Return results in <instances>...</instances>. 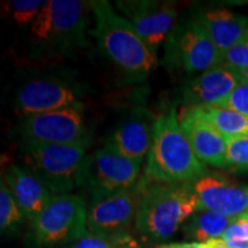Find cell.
Instances as JSON below:
<instances>
[{
	"label": "cell",
	"mask_w": 248,
	"mask_h": 248,
	"mask_svg": "<svg viewBox=\"0 0 248 248\" xmlns=\"http://www.w3.org/2000/svg\"><path fill=\"white\" fill-rule=\"evenodd\" d=\"M153 139L142 183H194L207 175L171 107L154 121Z\"/></svg>",
	"instance_id": "cell-1"
},
{
	"label": "cell",
	"mask_w": 248,
	"mask_h": 248,
	"mask_svg": "<svg viewBox=\"0 0 248 248\" xmlns=\"http://www.w3.org/2000/svg\"><path fill=\"white\" fill-rule=\"evenodd\" d=\"M135 226L142 238L166 240L199 210L192 183H140Z\"/></svg>",
	"instance_id": "cell-2"
},
{
	"label": "cell",
	"mask_w": 248,
	"mask_h": 248,
	"mask_svg": "<svg viewBox=\"0 0 248 248\" xmlns=\"http://www.w3.org/2000/svg\"><path fill=\"white\" fill-rule=\"evenodd\" d=\"M92 14L95 21L92 33L104 54L130 76L144 78L150 75L157 66L156 53L132 24L105 0L92 1Z\"/></svg>",
	"instance_id": "cell-3"
},
{
	"label": "cell",
	"mask_w": 248,
	"mask_h": 248,
	"mask_svg": "<svg viewBox=\"0 0 248 248\" xmlns=\"http://www.w3.org/2000/svg\"><path fill=\"white\" fill-rule=\"evenodd\" d=\"M92 1L49 0L30 26V42L47 54L85 45Z\"/></svg>",
	"instance_id": "cell-4"
},
{
	"label": "cell",
	"mask_w": 248,
	"mask_h": 248,
	"mask_svg": "<svg viewBox=\"0 0 248 248\" xmlns=\"http://www.w3.org/2000/svg\"><path fill=\"white\" fill-rule=\"evenodd\" d=\"M89 140L73 145H49L22 141L20 153L26 164L52 194H68L79 186V173Z\"/></svg>",
	"instance_id": "cell-5"
},
{
	"label": "cell",
	"mask_w": 248,
	"mask_h": 248,
	"mask_svg": "<svg viewBox=\"0 0 248 248\" xmlns=\"http://www.w3.org/2000/svg\"><path fill=\"white\" fill-rule=\"evenodd\" d=\"M89 232L88 204L75 194L53 195L30 224L31 243L37 248L71 245Z\"/></svg>",
	"instance_id": "cell-6"
},
{
	"label": "cell",
	"mask_w": 248,
	"mask_h": 248,
	"mask_svg": "<svg viewBox=\"0 0 248 248\" xmlns=\"http://www.w3.org/2000/svg\"><path fill=\"white\" fill-rule=\"evenodd\" d=\"M163 63L185 73H203L224 63V53L195 21L179 23L164 42Z\"/></svg>",
	"instance_id": "cell-7"
},
{
	"label": "cell",
	"mask_w": 248,
	"mask_h": 248,
	"mask_svg": "<svg viewBox=\"0 0 248 248\" xmlns=\"http://www.w3.org/2000/svg\"><path fill=\"white\" fill-rule=\"evenodd\" d=\"M141 162L129 159L107 142L85 157L79 173V186H86L91 199L132 190L140 173Z\"/></svg>",
	"instance_id": "cell-8"
},
{
	"label": "cell",
	"mask_w": 248,
	"mask_h": 248,
	"mask_svg": "<svg viewBox=\"0 0 248 248\" xmlns=\"http://www.w3.org/2000/svg\"><path fill=\"white\" fill-rule=\"evenodd\" d=\"M23 141L49 145H73L88 141L83 105L27 116L21 124Z\"/></svg>",
	"instance_id": "cell-9"
},
{
	"label": "cell",
	"mask_w": 248,
	"mask_h": 248,
	"mask_svg": "<svg viewBox=\"0 0 248 248\" xmlns=\"http://www.w3.org/2000/svg\"><path fill=\"white\" fill-rule=\"evenodd\" d=\"M141 185L128 191L91 199L88 207L89 232L102 237H119L130 234V228L136 223Z\"/></svg>",
	"instance_id": "cell-10"
},
{
	"label": "cell",
	"mask_w": 248,
	"mask_h": 248,
	"mask_svg": "<svg viewBox=\"0 0 248 248\" xmlns=\"http://www.w3.org/2000/svg\"><path fill=\"white\" fill-rule=\"evenodd\" d=\"M116 7L155 53L161 43L166 42L177 20V11L171 2L130 0L116 1Z\"/></svg>",
	"instance_id": "cell-11"
},
{
	"label": "cell",
	"mask_w": 248,
	"mask_h": 248,
	"mask_svg": "<svg viewBox=\"0 0 248 248\" xmlns=\"http://www.w3.org/2000/svg\"><path fill=\"white\" fill-rule=\"evenodd\" d=\"M79 98L76 86L66 80L33 79L18 90L15 98V109L27 117L76 106L80 104Z\"/></svg>",
	"instance_id": "cell-12"
},
{
	"label": "cell",
	"mask_w": 248,
	"mask_h": 248,
	"mask_svg": "<svg viewBox=\"0 0 248 248\" xmlns=\"http://www.w3.org/2000/svg\"><path fill=\"white\" fill-rule=\"evenodd\" d=\"M178 119L198 159L215 168H228L225 138L204 117L202 109L183 107Z\"/></svg>",
	"instance_id": "cell-13"
},
{
	"label": "cell",
	"mask_w": 248,
	"mask_h": 248,
	"mask_svg": "<svg viewBox=\"0 0 248 248\" xmlns=\"http://www.w3.org/2000/svg\"><path fill=\"white\" fill-rule=\"evenodd\" d=\"M199 210H210L239 218L248 213V186L238 185L217 176L206 175L192 183Z\"/></svg>",
	"instance_id": "cell-14"
},
{
	"label": "cell",
	"mask_w": 248,
	"mask_h": 248,
	"mask_svg": "<svg viewBox=\"0 0 248 248\" xmlns=\"http://www.w3.org/2000/svg\"><path fill=\"white\" fill-rule=\"evenodd\" d=\"M240 84L238 74L225 63L201 73L184 89L185 107H217Z\"/></svg>",
	"instance_id": "cell-15"
},
{
	"label": "cell",
	"mask_w": 248,
	"mask_h": 248,
	"mask_svg": "<svg viewBox=\"0 0 248 248\" xmlns=\"http://www.w3.org/2000/svg\"><path fill=\"white\" fill-rule=\"evenodd\" d=\"M4 179L26 219L33 221L51 201L52 192L23 167L13 166L6 169Z\"/></svg>",
	"instance_id": "cell-16"
},
{
	"label": "cell",
	"mask_w": 248,
	"mask_h": 248,
	"mask_svg": "<svg viewBox=\"0 0 248 248\" xmlns=\"http://www.w3.org/2000/svg\"><path fill=\"white\" fill-rule=\"evenodd\" d=\"M194 21L223 53L237 44L248 29L247 16L225 8L199 12L194 15Z\"/></svg>",
	"instance_id": "cell-17"
},
{
	"label": "cell",
	"mask_w": 248,
	"mask_h": 248,
	"mask_svg": "<svg viewBox=\"0 0 248 248\" xmlns=\"http://www.w3.org/2000/svg\"><path fill=\"white\" fill-rule=\"evenodd\" d=\"M153 125L144 115L132 117L115 130L108 144L124 156L142 162L150 152Z\"/></svg>",
	"instance_id": "cell-18"
},
{
	"label": "cell",
	"mask_w": 248,
	"mask_h": 248,
	"mask_svg": "<svg viewBox=\"0 0 248 248\" xmlns=\"http://www.w3.org/2000/svg\"><path fill=\"white\" fill-rule=\"evenodd\" d=\"M234 219L210 210H198L184 224L185 237L195 240V243H206L210 239L222 238Z\"/></svg>",
	"instance_id": "cell-19"
},
{
	"label": "cell",
	"mask_w": 248,
	"mask_h": 248,
	"mask_svg": "<svg viewBox=\"0 0 248 248\" xmlns=\"http://www.w3.org/2000/svg\"><path fill=\"white\" fill-rule=\"evenodd\" d=\"M204 117L224 138L248 137V116L221 107L201 108Z\"/></svg>",
	"instance_id": "cell-20"
},
{
	"label": "cell",
	"mask_w": 248,
	"mask_h": 248,
	"mask_svg": "<svg viewBox=\"0 0 248 248\" xmlns=\"http://www.w3.org/2000/svg\"><path fill=\"white\" fill-rule=\"evenodd\" d=\"M26 217L4 179L0 185V229L2 234L15 233L21 228Z\"/></svg>",
	"instance_id": "cell-21"
},
{
	"label": "cell",
	"mask_w": 248,
	"mask_h": 248,
	"mask_svg": "<svg viewBox=\"0 0 248 248\" xmlns=\"http://www.w3.org/2000/svg\"><path fill=\"white\" fill-rule=\"evenodd\" d=\"M67 248H140L131 234L119 237H102L88 232Z\"/></svg>",
	"instance_id": "cell-22"
},
{
	"label": "cell",
	"mask_w": 248,
	"mask_h": 248,
	"mask_svg": "<svg viewBox=\"0 0 248 248\" xmlns=\"http://www.w3.org/2000/svg\"><path fill=\"white\" fill-rule=\"evenodd\" d=\"M46 1L42 0H13L6 5L8 14L20 26L32 23L44 7Z\"/></svg>",
	"instance_id": "cell-23"
},
{
	"label": "cell",
	"mask_w": 248,
	"mask_h": 248,
	"mask_svg": "<svg viewBox=\"0 0 248 248\" xmlns=\"http://www.w3.org/2000/svg\"><path fill=\"white\" fill-rule=\"evenodd\" d=\"M225 140L228 168L246 171L248 170V137H229Z\"/></svg>",
	"instance_id": "cell-24"
},
{
	"label": "cell",
	"mask_w": 248,
	"mask_h": 248,
	"mask_svg": "<svg viewBox=\"0 0 248 248\" xmlns=\"http://www.w3.org/2000/svg\"><path fill=\"white\" fill-rule=\"evenodd\" d=\"M224 63L235 73L248 68V29L239 42L225 52Z\"/></svg>",
	"instance_id": "cell-25"
},
{
	"label": "cell",
	"mask_w": 248,
	"mask_h": 248,
	"mask_svg": "<svg viewBox=\"0 0 248 248\" xmlns=\"http://www.w3.org/2000/svg\"><path fill=\"white\" fill-rule=\"evenodd\" d=\"M217 107L235 110L248 116V84L240 83L234 91Z\"/></svg>",
	"instance_id": "cell-26"
},
{
	"label": "cell",
	"mask_w": 248,
	"mask_h": 248,
	"mask_svg": "<svg viewBox=\"0 0 248 248\" xmlns=\"http://www.w3.org/2000/svg\"><path fill=\"white\" fill-rule=\"evenodd\" d=\"M222 239L228 240H245L248 241V221L244 218H235L230 225L228 226Z\"/></svg>",
	"instance_id": "cell-27"
},
{
	"label": "cell",
	"mask_w": 248,
	"mask_h": 248,
	"mask_svg": "<svg viewBox=\"0 0 248 248\" xmlns=\"http://www.w3.org/2000/svg\"><path fill=\"white\" fill-rule=\"evenodd\" d=\"M155 248H201V243H172V244H162Z\"/></svg>",
	"instance_id": "cell-28"
},
{
	"label": "cell",
	"mask_w": 248,
	"mask_h": 248,
	"mask_svg": "<svg viewBox=\"0 0 248 248\" xmlns=\"http://www.w3.org/2000/svg\"><path fill=\"white\" fill-rule=\"evenodd\" d=\"M238 77H239L240 83H244V84H248V68L244 70L238 71Z\"/></svg>",
	"instance_id": "cell-29"
},
{
	"label": "cell",
	"mask_w": 248,
	"mask_h": 248,
	"mask_svg": "<svg viewBox=\"0 0 248 248\" xmlns=\"http://www.w3.org/2000/svg\"><path fill=\"white\" fill-rule=\"evenodd\" d=\"M239 218H244V219H247V221H248V213H246V214H245V215L239 217Z\"/></svg>",
	"instance_id": "cell-30"
}]
</instances>
